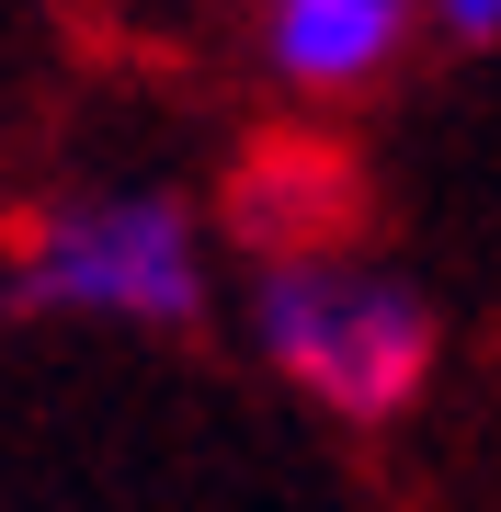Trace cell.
Returning <instances> with one entry per match:
<instances>
[{
	"label": "cell",
	"mask_w": 501,
	"mask_h": 512,
	"mask_svg": "<svg viewBox=\"0 0 501 512\" xmlns=\"http://www.w3.org/2000/svg\"><path fill=\"white\" fill-rule=\"evenodd\" d=\"M251 353L274 387H297L308 410L353 421V433H388L399 410H422L433 365H445V319L433 296L388 274L353 239H319V251H274L251 274Z\"/></svg>",
	"instance_id": "1"
},
{
	"label": "cell",
	"mask_w": 501,
	"mask_h": 512,
	"mask_svg": "<svg viewBox=\"0 0 501 512\" xmlns=\"http://www.w3.org/2000/svg\"><path fill=\"white\" fill-rule=\"evenodd\" d=\"M251 35L297 103H353L410 57L422 0H251Z\"/></svg>",
	"instance_id": "3"
},
{
	"label": "cell",
	"mask_w": 501,
	"mask_h": 512,
	"mask_svg": "<svg viewBox=\"0 0 501 512\" xmlns=\"http://www.w3.org/2000/svg\"><path fill=\"white\" fill-rule=\"evenodd\" d=\"M0 285H12L23 319L194 330L217 308V251H205V217L171 183H92V194H46L12 228Z\"/></svg>",
	"instance_id": "2"
},
{
	"label": "cell",
	"mask_w": 501,
	"mask_h": 512,
	"mask_svg": "<svg viewBox=\"0 0 501 512\" xmlns=\"http://www.w3.org/2000/svg\"><path fill=\"white\" fill-rule=\"evenodd\" d=\"M422 23H433L445 46H490V35H501V0H422Z\"/></svg>",
	"instance_id": "4"
}]
</instances>
